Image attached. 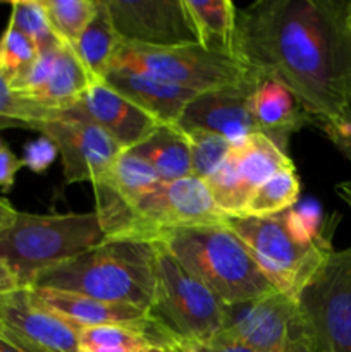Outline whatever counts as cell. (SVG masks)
Listing matches in <instances>:
<instances>
[{
    "label": "cell",
    "mask_w": 351,
    "mask_h": 352,
    "mask_svg": "<svg viewBox=\"0 0 351 352\" xmlns=\"http://www.w3.org/2000/svg\"><path fill=\"white\" fill-rule=\"evenodd\" d=\"M57 110L45 109L10 89L7 79L0 74V129L24 127L34 129V126L52 119Z\"/></svg>",
    "instance_id": "30"
},
{
    "label": "cell",
    "mask_w": 351,
    "mask_h": 352,
    "mask_svg": "<svg viewBox=\"0 0 351 352\" xmlns=\"http://www.w3.org/2000/svg\"><path fill=\"white\" fill-rule=\"evenodd\" d=\"M257 79L258 76L244 85L196 95L182 112L178 127L181 131L215 133L226 138L233 146L244 143L251 134L258 133L250 110V98Z\"/></svg>",
    "instance_id": "15"
},
{
    "label": "cell",
    "mask_w": 351,
    "mask_h": 352,
    "mask_svg": "<svg viewBox=\"0 0 351 352\" xmlns=\"http://www.w3.org/2000/svg\"><path fill=\"white\" fill-rule=\"evenodd\" d=\"M119 43L120 38L114 30L105 0H98V9L93 19L89 21L81 36L69 47L81 64L89 85L103 82Z\"/></svg>",
    "instance_id": "21"
},
{
    "label": "cell",
    "mask_w": 351,
    "mask_h": 352,
    "mask_svg": "<svg viewBox=\"0 0 351 352\" xmlns=\"http://www.w3.org/2000/svg\"><path fill=\"white\" fill-rule=\"evenodd\" d=\"M33 287L74 292L147 313L155 289L153 244L110 239L100 246L48 268Z\"/></svg>",
    "instance_id": "2"
},
{
    "label": "cell",
    "mask_w": 351,
    "mask_h": 352,
    "mask_svg": "<svg viewBox=\"0 0 351 352\" xmlns=\"http://www.w3.org/2000/svg\"><path fill=\"white\" fill-rule=\"evenodd\" d=\"M147 352H172V351L162 349V347H153V349H150V351H147Z\"/></svg>",
    "instance_id": "41"
},
{
    "label": "cell",
    "mask_w": 351,
    "mask_h": 352,
    "mask_svg": "<svg viewBox=\"0 0 351 352\" xmlns=\"http://www.w3.org/2000/svg\"><path fill=\"white\" fill-rule=\"evenodd\" d=\"M21 167H23L21 158H17L9 144L0 138V189L9 191L12 188Z\"/></svg>",
    "instance_id": "35"
},
{
    "label": "cell",
    "mask_w": 351,
    "mask_h": 352,
    "mask_svg": "<svg viewBox=\"0 0 351 352\" xmlns=\"http://www.w3.org/2000/svg\"><path fill=\"white\" fill-rule=\"evenodd\" d=\"M153 244L155 289L147 320L153 347L176 340H209L226 327V308L198 277L160 243Z\"/></svg>",
    "instance_id": "5"
},
{
    "label": "cell",
    "mask_w": 351,
    "mask_h": 352,
    "mask_svg": "<svg viewBox=\"0 0 351 352\" xmlns=\"http://www.w3.org/2000/svg\"><path fill=\"white\" fill-rule=\"evenodd\" d=\"M234 55L291 89L317 120L351 98V31L343 0H258L237 9Z\"/></svg>",
    "instance_id": "1"
},
{
    "label": "cell",
    "mask_w": 351,
    "mask_h": 352,
    "mask_svg": "<svg viewBox=\"0 0 351 352\" xmlns=\"http://www.w3.org/2000/svg\"><path fill=\"white\" fill-rule=\"evenodd\" d=\"M165 349L172 352H255L250 346L234 337L233 333L222 332L209 340H176L169 342Z\"/></svg>",
    "instance_id": "32"
},
{
    "label": "cell",
    "mask_w": 351,
    "mask_h": 352,
    "mask_svg": "<svg viewBox=\"0 0 351 352\" xmlns=\"http://www.w3.org/2000/svg\"><path fill=\"white\" fill-rule=\"evenodd\" d=\"M0 352H21V351L17 349V347H14L10 342H7L6 339L0 337Z\"/></svg>",
    "instance_id": "39"
},
{
    "label": "cell",
    "mask_w": 351,
    "mask_h": 352,
    "mask_svg": "<svg viewBox=\"0 0 351 352\" xmlns=\"http://www.w3.org/2000/svg\"><path fill=\"white\" fill-rule=\"evenodd\" d=\"M315 126L323 131L330 143L348 158L351 164V98L344 105V109L330 119L317 120Z\"/></svg>",
    "instance_id": "33"
},
{
    "label": "cell",
    "mask_w": 351,
    "mask_h": 352,
    "mask_svg": "<svg viewBox=\"0 0 351 352\" xmlns=\"http://www.w3.org/2000/svg\"><path fill=\"white\" fill-rule=\"evenodd\" d=\"M348 24H350V31H351V0L348 2Z\"/></svg>",
    "instance_id": "40"
},
{
    "label": "cell",
    "mask_w": 351,
    "mask_h": 352,
    "mask_svg": "<svg viewBox=\"0 0 351 352\" xmlns=\"http://www.w3.org/2000/svg\"><path fill=\"white\" fill-rule=\"evenodd\" d=\"M0 332H2V325H0Z\"/></svg>",
    "instance_id": "42"
},
{
    "label": "cell",
    "mask_w": 351,
    "mask_h": 352,
    "mask_svg": "<svg viewBox=\"0 0 351 352\" xmlns=\"http://www.w3.org/2000/svg\"><path fill=\"white\" fill-rule=\"evenodd\" d=\"M226 226L240 237L262 274L282 294L295 299L299 289L334 251V230L313 244L292 239L284 213L274 217H234Z\"/></svg>",
    "instance_id": "6"
},
{
    "label": "cell",
    "mask_w": 351,
    "mask_h": 352,
    "mask_svg": "<svg viewBox=\"0 0 351 352\" xmlns=\"http://www.w3.org/2000/svg\"><path fill=\"white\" fill-rule=\"evenodd\" d=\"M117 36L141 47L200 45L184 0H105Z\"/></svg>",
    "instance_id": "13"
},
{
    "label": "cell",
    "mask_w": 351,
    "mask_h": 352,
    "mask_svg": "<svg viewBox=\"0 0 351 352\" xmlns=\"http://www.w3.org/2000/svg\"><path fill=\"white\" fill-rule=\"evenodd\" d=\"M198 43L217 54L234 55L237 9L231 0H184Z\"/></svg>",
    "instance_id": "23"
},
{
    "label": "cell",
    "mask_w": 351,
    "mask_h": 352,
    "mask_svg": "<svg viewBox=\"0 0 351 352\" xmlns=\"http://www.w3.org/2000/svg\"><path fill=\"white\" fill-rule=\"evenodd\" d=\"M33 131H38L57 146L65 184H93L124 153L102 127L74 109L57 112L52 119L36 124Z\"/></svg>",
    "instance_id": "11"
},
{
    "label": "cell",
    "mask_w": 351,
    "mask_h": 352,
    "mask_svg": "<svg viewBox=\"0 0 351 352\" xmlns=\"http://www.w3.org/2000/svg\"><path fill=\"white\" fill-rule=\"evenodd\" d=\"M160 182L153 167L131 151L120 153L112 167L93 182L95 213L107 241L123 236L138 203Z\"/></svg>",
    "instance_id": "14"
},
{
    "label": "cell",
    "mask_w": 351,
    "mask_h": 352,
    "mask_svg": "<svg viewBox=\"0 0 351 352\" xmlns=\"http://www.w3.org/2000/svg\"><path fill=\"white\" fill-rule=\"evenodd\" d=\"M147 325H102L81 329L78 352H147L153 349V344L145 333Z\"/></svg>",
    "instance_id": "26"
},
{
    "label": "cell",
    "mask_w": 351,
    "mask_h": 352,
    "mask_svg": "<svg viewBox=\"0 0 351 352\" xmlns=\"http://www.w3.org/2000/svg\"><path fill=\"white\" fill-rule=\"evenodd\" d=\"M224 330L255 352H313L298 305L282 292L227 306Z\"/></svg>",
    "instance_id": "10"
},
{
    "label": "cell",
    "mask_w": 351,
    "mask_h": 352,
    "mask_svg": "<svg viewBox=\"0 0 351 352\" xmlns=\"http://www.w3.org/2000/svg\"><path fill=\"white\" fill-rule=\"evenodd\" d=\"M38 48L26 34L7 24L0 36V74L7 82L19 78L38 57Z\"/></svg>",
    "instance_id": "31"
},
{
    "label": "cell",
    "mask_w": 351,
    "mask_h": 352,
    "mask_svg": "<svg viewBox=\"0 0 351 352\" xmlns=\"http://www.w3.org/2000/svg\"><path fill=\"white\" fill-rule=\"evenodd\" d=\"M226 220L205 181L188 175L174 182H160L148 192L133 210L119 239L157 243L174 229L226 223Z\"/></svg>",
    "instance_id": "9"
},
{
    "label": "cell",
    "mask_w": 351,
    "mask_h": 352,
    "mask_svg": "<svg viewBox=\"0 0 351 352\" xmlns=\"http://www.w3.org/2000/svg\"><path fill=\"white\" fill-rule=\"evenodd\" d=\"M250 110L258 133L270 138L282 151L288 148L291 134L298 133L306 124H313V119L291 89L272 76L258 74L250 98Z\"/></svg>",
    "instance_id": "18"
},
{
    "label": "cell",
    "mask_w": 351,
    "mask_h": 352,
    "mask_svg": "<svg viewBox=\"0 0 351 352\" xmlns=\"http://www.w3.org/2000/svg\"><path fill=\"white\" fill-rule=\"evenodd\" d=\"M103 82L164 126H178L188 103L198 95L126 67L109 69Z\"/></svg>",
    "instance_id": "17"
},
{
    "label": "cell",
    "mask_w": 351,
    "mask_h": 352,
    "mask_svg": "<svg viewBox=\"0 0 351 352\" xmlns=\"http://www.w3.org/2000/svg\"><path fill=\"white\" fill-rule=\"evenodd\" d=\"M0 337L21 352H78V327L45 306L30 287L0 294Z\"/></svg>",
    "instance_id": "12"
},
{
    "label": "cell",
    "mask_w": 351,
    "mask_h": 352,
    "mask_svg": "<svg viewBox=\"0 0 351 352\" xmlns=\"http://www.w3.org/2000/svg\"><path fill=\"white\" fill-rule=\"evenodd\" d=\"M153 167L162 182L191 175V158L186 134L178 126H160L136 148L129 150Z\"/></svg>",
    "instance_id": "22"
},
{
    "label": "cell",
    "mask_w": 351,
    "mask_h": 352,
    "mask_svg": "<svg viewBox=\"0 0 351 352\" xmlns=\"http://www.w3.org/2000/svg\"><path fill=\"white\" fill-rule=\"evenodd\" d=\"M19 289V284H17L16 277L0 263V294H6V292L16 291Z\"/></svg>",
    "instance_id": "36"
},
{
    "label": "cell",
    "mask_w": 351,
    "mask_h": 352,
    "mask_svg": "<svg viewBox=\"0 0 351 352\" xmlns=\"http://www.w3.org/2000/svg\"><path fill=\"white\" fill-rule=\"evenodd\" d=\"M100 220L92 213L34 215L17 212L0 230V263L19 287H33L38 275L105 243Z\"/></svg>",
    "instance_id": "4"
},
{
    "label": "cell",
    "mask_w": 351,
    "mask_h": 352,
    "mask_svg": "<svg viewBox=\"0 0 351 352\" xmlns=\"http://www.w3.org/2000/svg\"><path fill=\"white\" fill-rule=\"evenodd\" d=\"M336 191H337V196H339V198L343 199V201L346 203V205L350 206V210H351V181H346V182H341V184H337Z\"/></svg>",
    "instance_id": "38"
},
{
    "label": "cell",
    "mask_w": 351,
    "mask_h": 352,
    "mask_svg": "<svg viewBox=\"0 0 351 352\" xmlns=\"http://www.w3.org/2000/svg\"><path fill=\"white\" fill-rule=\"evenodd\" d=\"M299 191L301 184L296 168L277 172L250 196L241 217L264 219V217L281 215L298 205Z\"/></svg>",
    "instance_id": "25"
},
{
    "label": "cell",
    "mask_w": 351,
    "mask_h": 352,
    "mask_svg": "<svg viewBox=\"0 0 351 352\" xmlns=\"http://www.w3.org/2000/svg\"><path fill=\"white\" fill-rule=\"evenodd\" d=\"M126 67L145 72L151 78L181 86L195 93L213 91L244 85L257 78V72L236 55L217 54L202 45L153 48L120 40L109 69Z\"/></svg>",
    "instance_id": "7"
},
{
    "label": "cell",
    "mask_w": 351,
    "mask_h": 352,
    "mask_svg": "<svg viewBox=\"0 0 351 352\" xmlns=\"http://www.w3.org/2000/svg\"><path fill=\"white\" fill-rule=\"evenodd\" d=\"M58 157V150L48 138L40 136L38 140L31 141L23 150V167H28L34 174H43L50 168L55 158Z\"/></svg>",
    "instance_id": "34"
},
{
    "label": "cell",
    "mask_w": 351,
    "mask_h": 352,
    "mask_svg": "<svg viewBox=\"0 0 351 352\" xmlns=\"http://www.w3.org/2000/svg\"><path fill=\"white\" fill-rule=\"evenodd\" d=\"M30 289L45 306L64 316L79 330L102 325H147V313L134 306L112 305V302H103L88 296L54 291V289Z\"/></svg>",
    "instance_id": "19"
},
{
    "label": "cell",
    "mask_w": 351,
    "mask_h": 352,
    "mask_svg": "<svg viewBox=\"0 0 351 352\" xmlns=\"http://www.w3.org/2000/svg\"><path fill=\"white\" fill-rule=\"evenodd\" d=\"M157 243L164 244L224 305H243L279 292L226 223L174 229Z\"/></svg>",
    "instance_id": "3"
},
{
    "label": "cell",
    "mask_w": 351,
    "mask_h": 352,
    "mask_svg": "<svg viewBox=\"0 0 351 352\" xmlns=\"http://www.w3.org/2000/svg\"><path fill=\"white\" fill-rule=\"evenodd\" d=\"M191 158V175L206 181L229 157L233 144L226 138L209 131H182Z\"/></svg>",
    "instance_id": "28"
},
{
    "label": "cell",
    "mask_w": 351,
    "mask_h": 352,
    "mask_svg": "<svg viewBox=\"0 0 351 352\" xmlns=\"http://www.w3.org/2000/svg\"><path fill=\"white\" fill-rule=\"evenodd\" d=\"M9 24L26 34L36 45L38 52L62 45L52 30L50 19L41 0H21L10 3Z\"/></svg>",
    "instance_id": "29"
},
{
    "label": "cell",
    "mask_w": 351,
    "mask_h": 352,
    "mask_svg": "<svg viewBox=\"0 0 351 352\" xmlns=\"http://www.w3.org/2000/svg\"><path fill=\"white\" fill-rule=\"evenodd\" d=\"M52 30L62 45L71 47L98 9V0H41Z\"/></svg>",
    "instance_id": "27"
},
{
    "label": "cell",
    "mask_w": 351,
    "mask_h": 352,
    "mask_svg": "<svg viewBox=\"0 0 351 352\" xmlns=\"http://www.w3.org/2000/svg\"><path fill=\"white\" fill-rule=\"evenodd\" d=\"M16 213L17 212L12 208V205H10L7 199L0 198V230L12 222V219L16 217Z\"/></svg>",
    "instance_id": "37"
},
{
    "label": "cell",
    "mask_w": 351,
    "mask_h": 352,
    "mask_svg": "<svg viewBox=\"0 0 351 352\" xmlns=\"http://www.w3.org/2000/svg\"><path fill=\"white\" fill-rule=\"evenodd\" d=\"M231 158L248 199L272 175L296 168L289 155L262 133L251 134L244 143L233 146Z\"/></svg>",
    "instance_id": "20"
},
{
    "label": "cell",
    "mask_w": 351,
    "mask_h": 352,
    "mask_svg": "<svg viewBox=\"0 0 351 352\" xmlns=\"http://www.w3.org/2000/svg\"><path fill=\"white\" fill-rule=\"evenodd\" d=\"M71 109L102 127L124 151L136 148L160 126L105 82L89 85Z\"/></svg>",
    "instance_id": "16"
},
{
    "label": "cell",
    "mask_w": 351,
    "mask_h": 352,
    "mask_svg": "<svg viewBox=\"0 0 351 352\" xmlns=\"http://www.w3.org/2000/svg\"><path fill=\"white\" fill-rule=\"evenodd\" d=\"M295 301L313 352H351V246L332 251Z\"/></svg>",
    "instance_id": "8"
},
{
    "label": "cell",
    "mask_w": 351,
    "mask_h": 352,
    "mask_svg": "<svg viewBox=\"0 0 351 352\" xmlns=\"http://www.w3.org/2000/svg\"><path fill=\"white\" fill-rule=\"evenodd\" d=\"M88 86L89 81L83 71L81 64L72 54L71 48L64 45L58 52L54 69H52L45 85L28 100L45 107V109L62 112V110L74 107L83 96V93L88 89Z\"/></svg>",
    "instance_id": "24"
}]
</instances>
